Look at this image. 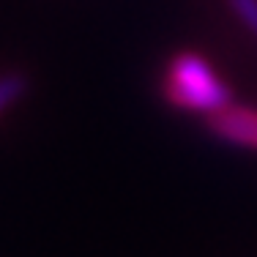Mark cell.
I'll return each instance as SVG.
<instances>
[{
    "label": "cell",
    "mask_w": 257,
    "mask_h": 257,
    "mask_svg": "<svg viewBox=\"0 0 257 257\" xmlns=\"http://www.w3.org/2000/svg\"><path fill=\"white\" fill-rule=\"evenodd\" d=\"M167 96L181 109L216 115L230 107V88L219 79L205 58L194 52H181L173 58L167 71Z\"/></svg>",
    "instance_id": "obj_1"
},
{
    "label": "cell",
    "mask_w": 257,
    "mask_h": 257,
    "mask_svg": "<svg viewBox=\"0 0 257 257\" xmlns=\"http://www.w3.org/2000/svg\"><path fill=\"white\" fill-rule=\"evenodd\" d=\"M211 128L216 137L235 145L257 148V112L243 107H227L222 112L211 115Z\"/></svg>",
    "instance_id": "obj_2"
},
{
    "label": "cell",
    "mask_w": 257,
    "mask_h": 257,
    "mask_svg": "<svg viewBox=\"0 0 257 257\" xmlns=\"http://www.w3.org/2000/svg\"><path fill=\"white\" fill-rule=\"evenodd\" d=\"M25 88H28V82L22 74H3L0 77V112L20 99L25 93Z\"/></svg>",
    "instance_id": "obj_3"
},
{
    "label": "cell",
    "mask_w": 257,
    "mask_h": 257,
    "mask_svg": "<svg viewBox=\"0 0 257 257\" xmlns=\"http://www.w3.org/2000/svg\"><path fill=\"white\" fill-rule=\"evenodd\" d=\"M230 9L243 22V28L257 39V0H230Z\"/></svg>",
    "instance_id": "obj_4"
}]
</instances>
